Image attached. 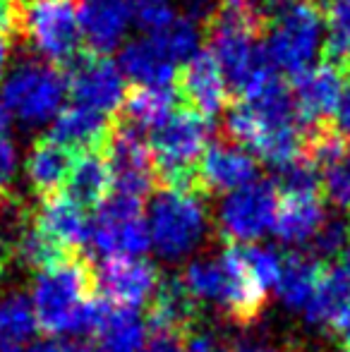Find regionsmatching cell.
Instances as JSON below:
<instances>
[{"mask_svg":"<svg viewBox=\"0 0 350 352\" xmlns=\"http://www.w3.org/2000/svg\"><path fill=\"white\" fill-rule=\"evenodd\" d=\"M226 127L238 146L250 148L276 170L303 158L305 125L295 113L293 94L278 74L230 108Z\"/></svg>","mask_w":350,"mask_h":352,"instance_id":"cell-1","label":"cell"},{"mask_svg":"<svg viewBox=\"0 0 350 352\" xmlns=\"http://www.w3.org/2000/svg\"><path fill=\"white\" fill-rule=\"evenodd\" d=\"M36 329L48 336L94 333L103 302L96 297V269L75 254L36 274L32 285Z\"/></svg>","mask_w":350,"mask_h":352,"instance_id":"cell-2","label":"cell"},{"mask_svg":"<svg viewBox=\"0 0 350 352\" xmlns=\"http://www.w3.org/2000/svg\"><path fill=\"white\" fill-rule=\"evenodd\" d=\"M259 17L250 8L223 3L211 19V58L221 67L228 87L250 96L276 74L259 38Z\"/></svg>","mask_w":350,"mask_h":352,"instance_id":"cell-3","label":"cell"},{"mask_svg":"<svg viewBox=\"0 0 350 352\" xmlns=\"http://www.w3.org/2000/svg\"><path fill=\"white\" fill-rule=\"evenodd\" d=\"M264 53L274 70L303 74L327 48V19L312 0H271Z\"/></svg>","mask_w":350,"mask_h":352,"instance_id":"cell-4","label":"cell"},{"mask_svg":"<svg viewBox=\"0 0 350 352\" xmlns=\"http://www.w3.org/2000/svg\"><path fill=\"white\" fill-rule=\"evenodd\" d=\"M211 140V120L192 108L173 111L166 122L154 130L149 142L151 161L164 190L197 192L195 166Z\"/></svg>","mask_w":350,"mask_h":352,"instance_id":"cell-5","label":"cell"},{"mask_svg":"<svg viewBox=\"0 0 350 352\" xmlns=\"http://www.w3.org/2000/svg\"><path fill=\"white\" fill-rule=\"evenodd\" d=\"M67 79L48 63L24 60L5 74L0 98L22 125L39 127L53 122L65 108Z\"/></svg>","mask_w":350,"mask_h":352,"instance_id":"cell-6","label":"cell"},{"mask_svg":"<svg viewBox=\"0 0 350 352\" xmlns=\"http://www.w3.org/2000/svg\"><path fill=\"white\" fill-rule=\"evenodd\" d=\"M209 213L199 192L159 190L149 211V240L164 259H182L201 245Z\"/></svg>","mask_w":350,"mask_h":352,"instance_id":"cell-7","label":"cell"},{"mask_svg":"<svg viewBox=\"0 0 350 352\" xmlns=\"http://www.w3.org/2000/svg\"><path fill=\"white\" fill-rule=\"evenodd\" d=\"M19 29L34 53L51 63H72L82 43L75 0H29L19 12Z\"/></svg>","mask_w":350,"mask_h":352,"instance_id":"cell-8","label":"cell"},{"mask_svg":"<svg viewBox=\"0 0 350 352\" xmlns=\"http://www.w3.org/2000/svg\"><path fill=\"white\" fill-rule=\"evenodd\" d=\"M278 190L266 180L230 192L219 206V230L228 245H252L274 228Z\"/></svg>","mask_w":350,"mask_h":352,"instance_id":"cell-9","label":"cell"},{"mask_svg":"<svg viewBox=\"0 0 350 352\" xmlns=\"http://www.w3.org/2000/svg\"><path fill=\"white\" fill-rule=\"evenodd\" d=\"M89 242L103 256H140L149 247V228L144 223L142 201L111 192L89 223Z\"/></svg>","mask_w":350,"mask_h":352,"instance_id":"cell-10","label":"cell"},{"mask_svg":"<svg viewBox=\"0 0 350 352\" xmlns=\"http://www.w3.org/2000/svg\"><path fill=\"white\" fill-rule=\"evenodd\" d=\"M108 166L113 173V192L132 199H144L154 190V161L144 132L120 125L108 137Z\"/></svg>","mask_w":350,"mask_h":352,"instance_id":"cell-11","label":"cell"},{"mask_svg":"<svg viewBox=\"0 0 350 352\" xmlns=\"http://www.w3.org/2000/svg\"><path fill=\"white\" fill-rule=\"evenodd\" d=\"M127 79L122 77L118 63L106 56H85L72 60L67 77V91L72 94L77 106L91 108L103 116H111L125 103Z\"/></svg>","mask_w":350,"mask_h":352,"instance_id":"cell-12","label":"cell"},{"mask_svg":"<svg viewBox=\"0 0 350 352\" xmlns=\"http://www.w3.org/2000/svg\"><path fill=\"white\" fill-rule=\"evenodd\" d=\"M159 280L156 266L140 256H108L96 269V287H101L111 305L125 309L151 302Z\"/></svg>","mask_w":350,"mask_h":352,"instance_id":"cell-13","label":"cell"},{"mask_svg":"<svg viewBox=\"0 0 350 352\" xmlns=\"http://www.w3.org/2000/svg\"><path fill=\"white\" fill-rule=\"evenodd\" d=\"M197 190L230 195L257 180V161L235 142H214L204 148L195 168Z\"/></svg>","mask_w":350,"mask_h":352,"instance_id":"cell-14","label":"cell"},{"mask_svg":"<svg viewBox=\"0 0 350 352\" xmlns=\"http://www.w3.org/2000/svg\"><path fill=\"white\" fill-rule=\"evenodd\" d=\"M219 259L226 269V297L221 302V309L235 324H252L262 314L269 290L252 274L243 245H228Z\"/></svg>","mask_w":350,"mask_h":352,"instance_id":"cell-15","label":"cell"},{"mask_svg":"<svg viewBox=\"0 0 350 352\" xmlns=\"http://www.w3.org/2000/svg\"><path fill=\"white\" fill-rule=\"evenodd\" d=\"M343 89H346V82H343V72L336 63H317L309 70L298 74L293 103L300 122L307 127L333 116Z\"/></svg>","mask_w":350,"mask_h":352,"instance_id":"cell-16","label":"cell"},{"mask_svg":"<svg viewBox=\"0 0 350 352\" xmlns=\"http://www.w3.org/2000/svg\"><path fill=\"white\" fill-rule=\"evenodd\" d=\"M29 216L43 235H48L70 254H80V247L89 242L87 213L67 195L56 192V195L41 197L36 211Z\"/></svg>","mask_w":350,"mask_h":352,"instance_id":"cell-17","label":"cell"},{"mask_svg":"<svg viewBox=\"0 0 350 352\" xmlns=\"http://www.w3.org/2000/svg\"><path fill=\"white\" fill-rule=\"evenodd\" d=\"M82 38L94 56H106L125 46L132 14L127 0H85L80 8Z\"/></svg>","mask_w":350,"mask_h":352,"instance_id":"cell-18","label":"cell"},{"mask_svg":"<svg viewBox=\"0 0 350 352\" xmlns=\"http://www.w3.org/2000/svg\"><path fill=\"white\" fill-rule=\"evenodd\" d=\"M182 96L190 101L192 111L204 118H214L228 103V82L211 53L199 51L192 60L182 65L180 77Z\"/></svg>","mask_w":350,"mask_h":352,"instance_id":"cell-19","label":"cell"},{"mask_svg":"<svg viewBox=\"0 0 350 352\" xmlns=\"http://www.w3.org/2000/svg\"><path fill=\"white\" fill-rule=\"evenodd\" d=\"M201 316V305L195 300L180 276H164L156 285V292L149 305L151 329L175 331L182 336H192L197 321Z\"/></svg>","mask_w":350,"mask_h":352,"instance_id":"cell-20","label":"cell"},{"mask_svg":"<svg viewBox=\"0 0 350 352\" xmlns=\"http://www.w3.org/2000/svg\"><path fill=\"white\" fill-rule=\"evenodd\" d=\"M122 77L135 82L137 87H171L177 74V65L166 56L151 34L135 41H127L118 58Z\"/></svg>","mask_w":350,"mask_h":352,"instance_id":"cell-21","label":"cell"},{"mask_svg":"<svg viewBox=\"0 0 350 352\" xmlns=\"http://www.w3.org/2000/svg\"><path fill=\"white\" fill-rule=\"evenodd\" d=\"M327 223L319 195H281L276 209L274 232L283 245H305L312 242L314 235Z\"/></svg>","mask_w":350,"mask_h":352,"instance_id":"cell-22","label":"cell"},{"mask_svg":"<svg viewBox=\"0 0 350 352\" xmlns=\"http://www.w3.org/2000/svg\"><path fill=\"white\" fill-rule=\"evenodd\" d=\"M111 137V122L108 116L96 113L85 106L63 108L58 118L51 122V140L65 148H82V151H96V146L108 142Z\"/></svg>","mask_w":350,"mask_h":352,"instance_id":"cell-23","label":"cell"},{"mask_svg":"<svg viewBox=\"0 0 350 352\" xmlns=\"http://www.w3.org/2000/svg\"><path fill=\"white\" fill-rule=\"evenodd\" d=\"M94 338L96 352H142L146 340V324L135 309L103 302Z\"/></svg>","mask_w":350,"mask_h":352,"instance_id":"cell-24","label":"cell"},{"mask_svg":"<svg viewBox=\"0 0 350 352\" xmlns=\"http://www.w3.org/2000/svg\"><path fill=\"white\" fill-rule=\"evenodd\" d=\"M72 163H75V156H72L70 148L61 146L51 137H46V140H39L32 146L27 163H24V173H27L32 190L41 197H48L56 195L67 182Z\"/></svg>","mask_w":350,"mask_h":352,"instance_id":"cell-25","label":"cell"},{"mask_svg":"<svg viewBox=\"0 0 350 352\" xmlns=\"http://www.w3.org/2000/svg\"><path fill=\"white\" fill-rule=\"evenodd\" d=\"M113 192V173L98 151H85L75 158L67 175V197L82 209H98Z\"/></svg>","mask_w":350,"mask_h":352,"instance_id":"cell-26","label":"cell"},{"mask_svg":"<svg viewBox=\"0 0 350 352\" xmlns=\"http://www.w3.org/2000/svg\"><path fill=\"white\" fill-rule=\"evenodd\" d=\"M12 254L24 269L36 271V274L61 264V261L70 259V256H75L63 250L61 245H56L48 235H43L32 223L29 213H24L17 221V237H14V242H12Z\"/></svg>","mask_w":350,"mask_h":352,"instance_id":"cell-27","label":"cell"},{"mask_svg":"<svg viewBox=\"0 0 350 352\" xmlns=\"http://www.w3.org/2000/svg\"><path fill=\"white\" fill-rule=\"evenodd\" d=\"M324 266L307 254H288L281 264V276L276 283V292L290 309H305L312 300L314 287L319 283Z\"/></svg>","mask_w":350,"mask_h":352,"instance_id":"cell-28","label":"cell"},{"mask_svg":"<svg viewBox=\"0 0 350 352\" xmlns=\"http://www.w3.org/2000/svg\"><path fill=\"white\" fill-rule=\"evenodd\" d=\"M125 125L135 130H156L175 111V91L171 87H137L125 96Z\"/></svg>","mask_w":350,"mask_h":352,"instance_id":"cell-29","label":"cell"},{"mask_svg":"<svg viewBox=\"0 0 350 352\" xmlns=\"http://www.w3.org/2000/svg\"><path fill=\"white\" fill-rule=\"evenodd\" d=\"M350 297V287L348 283L341 278L336 269H322V276H319V283L314 287L312 300L305 307V316L312 326L317 329H329L331 319L336 316V311L341 309Z\"/></svg>","mask_w":350,"mask_h":352,"instance_id":"cell-30","label":"cell"},{"mask_svg":"<svg viewBox=\"0 0 350 352\" xmlns=\"http://www.w3.org/2000/svg\"><path fill=\"white\" fill-rule=\"evenodd\" d=\"M151 36L159 41V46L164 48L166 56H168L177 67L185 65L187 60H192V58L199 53V46H201L199 24L187 17H175L173 22H168L164 29L154 32Z\"/></svg>","mask_w":350,"mask_h":352,"instance_id":"cell-31","label":"cell"},{"mask_svg":"<svg viewBox=\"0 0 350 352\" xmlns=\"http://www.w3.org/2000/svg\"><path fill=\"white\" fill-rule=\"evenodd\" d=\"M187 290L199 302H216L221 307L226 297V269L221 259H197L180 276Z\"/></svg>","mask_w":350,"mask_h":352,"instance_id":"cell-32","label":"cell"},{"mask_svg":"<svg viewBox=\"0 0 350 352\" xmlns=\"http://www.w3.org/2000/svg\"><path fill=\"white\" fill-rule=\"evenodd\" d=\"M0 324H3L5 333L10 338L19 340V343H24L36 331L32 305H29V300L22 292H14V295L5 297V302L0 305Z\"/></svg>","mask_w":350,"mask_h":352,"instance_id":"cell-33","label":"cell"},{"mask_svg":"<svg viewBox=\"0 0 350 352\" xmlns=\"http://www.w3.org/2000/svg\"><path fill=\"white\" fill-rule=\"evenodd\" d=\"M281 195H319V170L309 158H298L290 166L278 170V187Z\"/></svg>","mask_w":350,"mask_h":352,"instance_id":"cell-34","label":"cell"},{"mask_svg":"<svg viewBox=\"0 0 350 352\" xmlns=\"http://www.w3.org/2000/svg\"><path fill=\"white\" fill-rule=\"evenodd\" d=\"M327 51L333 60L350 58V0H333L327 17Z\"/></svg>","mask_w":350,"mask_h":352,"instance_id":"cell-35","label":"cell"},{"mask_svg":"<svg viewBox=\"0 0 350 352\" xmlns=\"http://www.w3.org/2000/svg\"><path fill=\"white\" fill-rule=\"evenodd\" d=\"M127 8H130L132 22H137L149 34L164 29L177 17L171 0H127Z\"/></svg>","mask_w":350,"mask_h":352,"instance_id":"cell-36","label":"cell"},{"mask_svg":"<svg viewBox=\"0 0 350 352\" xmlns=\"http://www.w3.org/2000/svg\"><path fill=\"white\" fill-rule=\"evenodd\" d=\"M350 242V223L343 221V218H336V221H327L322 226V230L314 235L312 245L314 252L324 259L329 256H338Z\"/></svg>","mask_w":350,"mask_h":352,"instance_id":"cell-37","label":"cell"},{"mask_svg":"<svg viewBox=\"0 0 350 352\" xmlns=\"http://www.w3.org/2000/svg\"><path fill=\"white\" fill-rule=\"evenodd\" d=\"M19 170V151L17 144L8 135H0V204L14 199L12 185Z\"/></svg>","mask_w":350,"mask_h":352,"instance_id":"cell-38","label":"cell"},{"mask_svg":"<svg viewBox=\"0 0 350 352\" xmlns=\"http://www.w3.org/2000/svg\"><path fill=\"white\" fill-rule=\"evenodd\" d=\"M185 338L187 336L175 331L146 326V340L142 345V352H185Z\"/></svg>","mask_w":350,"mask_h":352,"instance_id":"cell-39","label":"cell"},{"mask_svg":"<svg viewBox=\"0 0 350 352\" xmlns=\"http://www.w3.org/2000/svg\"><path fill=\"white\" fill-rule=\"evenodd\" d=\"M185 5V17L192 22H204V19H214L221 10V0H182Z\"/></svg>","mask_w":350,"mask_h":352,"instance_id":"cell-40","label":"cell"},{"mask_svg":"<svg viewBox=\"0 0 350 352\" xmlns=\"http://www.w3.org/2000/svg\"><path fill=\"white\" fill-rule=\"evenodd\" d=\"M329 331H331V333H336L338 338L346 343V348H350V297H348L346 305L336 311V316L331 319Z\"/></svg>","mask_w":350,"mask_h":352,"instance_id":"cell-41","label":"cell"},{"mask_svg":"<svg viewBox=\"0 0 350 352\" xmlns=\"http://www.w3.org/2000/svg\"><path fill=\"white\" fill-rule=\"evenodd\" d=\"M29 352H91L85 343H75V340H43L29 348Z\"/></svg>","mask_w":350,"mask_h":352,"instance_id":"cell-42","label":"cell"},{"mask_svg":"<svg viewBox=\"0 0 350 352\" xmlns=\"http://www.w3.org/2000/svg\"><path fill=\"white\" fill-rule=\"evenodd\" d=\"M185 352H226L219 338L211 333H197L185 343Z\"/></svg>","mask_w":350,"mask_h":352,"instance_id":"cell-43","label":"cell"},{"mask_svg":"<svg viewBox=\"0 0 350 352\" xmlns=\"http://www.w3.org/2000/svg\"><path fill=\"white\" fill-rule=\"evenodd\" d=\"M19 24V5L17 0H0V34L12 32Z\"/></svg>","mask_w":350,"mask_h":352,"instance_id":"cell-44","label":"cell"},{"mask_svg":"<svg viewBox=\"0 0 350 352\" xmlns=\"http://www.w3.org/2000/svg\"><path fill=\"white\" fill-rule=\"evenodd\" d=\"M333 116H336V127H338V130L348 132V135H350V84H346V89H343L341 101H338Z\"/></svg>","mask_w":350,"mask_h":352,"instance_id":"cell-45","label":"cell"},{"mask_svg":"<svg viewBox=\"0 0 350 352\" xmlns=\"http://www.w3.org/2000/svg\"><path fill=\"white\" fill-rule=\"evenodd\" d=\"M333 269L341 274V278L348 283V287H350V242L346 247H343V252L338 254V261H336V266Z\"/></svg>","mask_w":350,"mask_h":352,"instance_id":"cell-46","label":"cell"},{"mask_svg":"<svg viewBox=\"0 0 350 352\" xmlns=\"http://www.w3.org/2000/svg\"><path fill=\"white\" fill-rule=\"evenodd\" d=\"M12 113L8 111V106L3 103V98H0V135H8L10 127H12Z\"/></svg>","mask_w":350,"mask_h":352,"instance_id":"cell-47","label":"cell"},{"mask_svg":"<svg viewBox=\"0 0 350 352\" xmlns=\"http://www.w3.org/2000/svg\"><path fill=\"white\" fill-rule=\"evenodd\" d=\"M10 63V41L5 34H0V77L5 74V67Z\"/></svg>","mask_w":350,"mask_h":352,"instance_id":"cell-48","label":"cell"},{"mask_svg":"<svg viewBox=\"0 0 350 352\" xmlns=\"http://www.w3.org/2000/svg\"><path fill=\"white\" fill-rule=\"evenodd\" d=\"M24 348V343H19V340H14V338H0V352H22Z\"/></svg>","mask_w":350,"mask_h":352,"instance_id":"cell-49","label":"cell"},{"mask_svg":"<svg viewBox=\"0 0 350 352\" xmlns=\"http://www.w3.org/2000/svg\"><path fill=\"white\" fill-rule=\"evenodd\" d=\"M235 352H276V350L264 348V345H245V348H238Z\"/></svg>","mask_w":350,"mask_h":352,"instance_id":"cell-50","label":"cell"},{"mask_svg":"<svg viewBox=\"0 0 350 352\" xmlns=\"http://www.w3.org/2000/svg\"><path fill=\"white\" fill-rule=\"evenodd\" d=\"M5 336H8V333H5V331H3V324H0V338H5ZM8 338H10V336H8Z\"/></svg>","mask_w":350,"mask_h":352,"instance_id":"cell-51","label":"cell"},{"mask_svg":"<svg viewBox=\"0 0 350 352\" xmlns=\"http://www.w3.org/2000/svg\"><path fill=\"white\" fill-rule=\"evenodd\" d=\"M0 271H3V261H0Z\"/></svg>","mask_w":350,"mask_h":352,"instance_id":"cell-52","label":"cell"},{"mask_svg":"<svg viewBox=\"0 0 350 352\" xmlns=\"http://www.w3.org/2000/svg\"><path fill=\"white\" fill-rule=\"evenodd\" d=\"M343 352H350V348H346V350H343Z\"/></svg>","mask_w":350,"mask_h":352,"instance_id":"cell-53","label":"cell"}]
</instances>
